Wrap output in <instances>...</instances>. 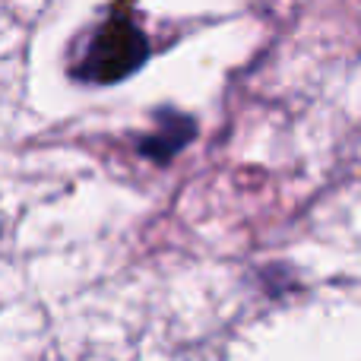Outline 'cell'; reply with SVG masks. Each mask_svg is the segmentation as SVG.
Segmentation results:
<instances>
[{
	"mask_svg": "<svg viewBox=\"0 0 361 361\" xmlns=\"http://www.w3.org/2000/svg\"><path fill=\"white\" fill-rule=\"evenodd\" d=\"M193 137H197V121L190 114H180L175 108H159L156 133H146L143 140H137V152L156 165H169Z\"/></svg>",
	"mask_w": 361,
	"mask_h": 361,
	"instance_id": "cell-2",
	"label": "cell"
},
{
	"mask_svg": "<svg viewBox=\"0 0 361 361\" xmlns=\"http://www.w3.org/2000/svg\"><path fill=\"white\" fill-rule=\"evenodd\" d=\"M149 54V42L140 25L127 16H111L89 42L76 76L82 82H118L140 67Z\"/></svg>",
	"mask_w": 361,
	"mask_h": 361,
	"instance_id": "cell-1",
	"label": "cell"
}]
</instances>
